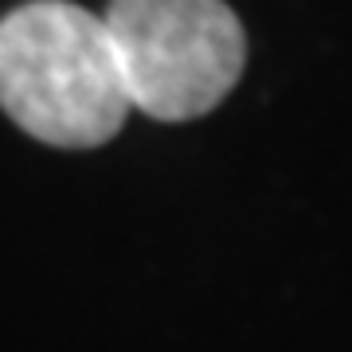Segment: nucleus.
<instances>
[{
  "instance_id": "f257e3e1",
  "label": "nucleus",
  "mask_w": 352,
  "mask_h": 352,
  "mask_svg": "<svg viewBox=\"0 0 352 352\" xmlns=\"http://www.w3.org/2000/svg\"><path fill=\"white\" fill-rule=\"evenodd\" d=\"M0 110L59 149H94L126 126V82L98 16L71 0H32L4 16Z\"/></svg>"
},
{
  "instance_id": "f03ea898",
  "label": "nucleus",
  "mask_w": 352,
  "mask_h": 352,
  "mask_svg": "<svg viewBox=\"0 0 352 352\" xmlns=\"http://www.w3.org/2000/svg\"><path fill=\"white\" fill-rule=\"evenodd\" d=\"M113 43L129 106L157 122H192L239 82L247 36L223 0H110Z\"/></svg>"
}]
</instances>
